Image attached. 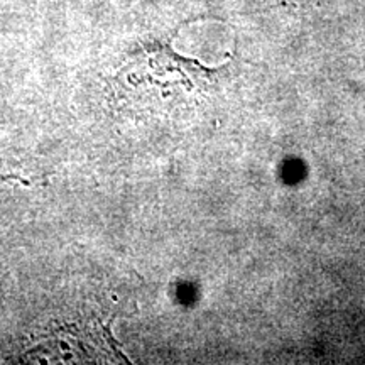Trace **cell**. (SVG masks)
<instances>
[{"mask_svg":"<svg viewBox=\"0 0 365 365\" xmlns=\"http://www.w3.org/2000/svg\"><path fill=\"white\" fill-rule=\"evenodd\" d=\"M218 71L158 48L137 54L110 83L112 103L134 115L186 112L208 93Z\"/></svg>","mask_w":365,"mask_h":365,"instance_id":"6da1fadb","label":"cell"}]
</instances>
